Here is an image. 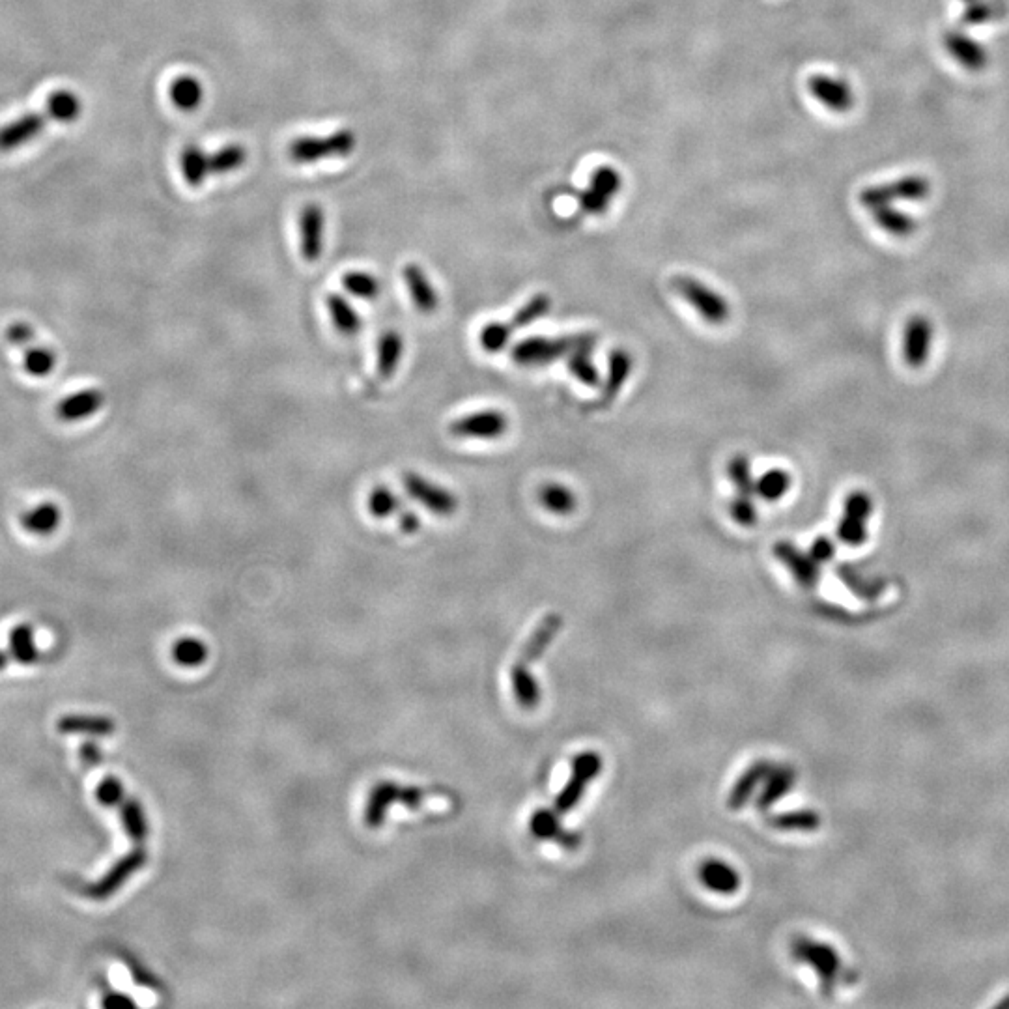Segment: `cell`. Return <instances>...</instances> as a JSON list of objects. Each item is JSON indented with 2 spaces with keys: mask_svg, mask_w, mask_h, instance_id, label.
Masks as SVG:
<instances>
[{
  "mask_svg": "<svg viewBox=\"0 0 1009 1009\" xmlns=\"http://www.w3.org/2000/svg\"><path fill=\"white\" fill-rule=\"evenodd\" d=\"M561 628H563V617L557 615V613H548L541 623L537 625V628L533 630L531 638L527 640L526 647H524V651H522L518 662L514 666L529 669V666L535 660H539L544 651L550 647V643L554 641L557 632Z\"/></svg>",
  "mask_w": 1009,
  "mask_h": 1009,
  "instance_id": "cell-20",
  "label": "cell"
},
{
  "mask_svg": "<svg viewBox=\"0 0 1009 1009\" xmlns=\"http://www.w3.org/2000/svg\"><path fill=\"white\" fill-rule=\"evenodd\" d=\"M105 404V395L100 389H85L64 398L58 406V415L62 421L77 423L100 412Z\"/></svg>",
  "mask_w": 1009,
  "mask_h": 1009,
  "instance_id": "cell-22",
  "label": "cell"
},
{
  "mask_svg": "<svg viewBox=\"0 0 1009 1009\" xmlns=\"http://www.w3.org/2000/svg\"><path fill=\"white\" fill-rule=\"evenodd\" d=\"M10 654L19 664L30 666L40 658V651L34 645V630L30 625L15 626L10 634Z\"/></svg>",
  "mask_w": 1009,
  "mask_h": 1009,
  "instance_id": "cell-37",
  "label": "cell"
},
{
  "mask_svg": "<svg viewBox=\"0 0 1009 1009\" xmlns=\"http://www.w3.org/2000/svg\"><path fill=\"white\" fill-rule=\"evenodd\" d=\"M808 90L815 100L832 113H849L854 107V92L849 83L830 77V75H811L808 79Z\"/></svg>",
  "mask_w": 1009,
  "mask_h": 1009,
  "instance_id": "cell-15",
  "label": "cell"
},
{
  "mask_svg": "<svg viewBox=\"0 0 1009 1009\" xmlns=\"http://www.w3.org/2000/svg\"><path fill=\"white\" fill-rule=\"evenodd\" d=\"M963 2H967L968 4V2H974V0H963Z\"/></svg>",
  "mask_w": 1009,
  "mask_h": 1009,
  "instance_id": "cell-59",
  "label": "cell"
},
{
  "mask_svg": "<svg viewBox=\"0 0 1009 1009\" xmlns=\"http://www.w3.org/2000/svg\"><path fill=\"white\" fill-rule=\"evenodd\" d=\"M96 798L100 802L101 806H107V808H113V806H120L124 802V787H122V782L114 776H107L101 780L98 789H96Z\"/></svg>",
  "mask_w": 1009,
  "mask_h": 1009,
  "instance_id": "cell-51",
  "label": "cell"
},
{
  "mask_svg": "<svg viewBox=\"0 0 1009 1009\" xmlns=\"http://www.w3.org/2000/svg\"><path fill=\"white\" fill-rule=\"evenodd\" d=\"M404 357V339L397 329H385L376 344V372L382 380H391Z\"/></svg>",
  "mask_w": 1009,
  "mask_h": 1009,
  "instance_id": "cell-21",
  "label": "cell"
},
{
  "mask_svg": "<svg viewBox=\"0 0 1009 1009\" xmlns=\"http://www.w3.org/2000/svg\"><path fill=\"white\" fill-rule=\"evenodd\" d=\"M931 193V184L925 176L910 174L886 184L869 185L860 193V204L871 210L882 204H892L896 200H924Z\"/></svg>",
  "mask_w": 1009,
  "mask_h": 1009,
  "instance_id": "cell-6",
  "label": "cell"
},
{
  "mask_svg": "<svg viewBox=\"0 0 1009 1009\" xmlns=\"http://www.w3.org/2000/svg\"><path fill=\"white\" fill-rule=\"evenodd\" d=\"M944 49L950 57L967 72L978 73L983 72L989 64V55H987V49L981 45L980 42H976L974 38H970L965 32H959V30H952V32H946L944 34Z\"/></svg>",
  "mask_w": 1009,
  "mask_h": 1009,
  "instance_id": "cell-16",
  "label": "cell"
},
{
  "mask_svg": "<svg viewBox=\"0 0 1009 1009\" xmlns=\"http://www.w3.org/2000/svg\"><path fill=\"white\" fill-rule=\"evenodd\" d=\"M591 354H593V350H585V348L570 352L567 367H569L570 374L580 384L587 385V387H598L600 385V372L595 367Z\"/></svg>",
  "mask_w": 1009,
  "mask_h": 1009,
  "instance_id": "cell-42",
  "label": "cell"
},
{
  "mask_svg": "<svg viewBox=\"0 0 1009 1009\" xmlns=\"http://www.w3.org/2000/svg\"><path fill=\"white\" fill-rule=\"evenodd\" d=\"M6 668H8V654L0 651V671H4Z\"/></svg>",
  "mask_w": 1009,
  "mask_h": 1009,
  "instance_id": "cell-58",
  "label": "cell"
},
{
  "mask_svg": "<svg viewBox=\"0 0 1009 1009\" xmlns=\"http://www.w3.org/2000/svg\"><path fill=\"white\" fill-rule=\"evenodd\" d=\"M60 524V509L55 503H43L23 516V526L32 535H51Z\"/></svg>",
  "mask_w": 1009,
  "mask_h": 1009,
  "instance_id": "cell-36",
  "label": "cell"
},
{
  "mask_svg": "<svg viewBox=\"0 0 1009 1009\" xmlns=\"http://www.w3.org/2000/svg\"><path fill=\"white\" fill-rule=\"evenodd\" d=\"M552 311V298L548 294H535L511 318L512 329H526Z\"/></svg>",
  "mask_w": 1009,
  "mask_h": 1009,
  "instance_id": "cell-40",
  "label": "cell"
},
{
  "mask_svg": "<svg viewBox=\"0 0 1009 1009\" xmlns=\"http://www.w3.org/2000/svg\"><path fill=\"white\" fill-rule=\"evenodd\" d=\"M509 430V417L501 410H479L449 423V434L458 440H498Z\"/></svg>",
  "mask_w": 1009,
  "mask_h": 1009,
  "instance_id": "cell-8",
  "label": "cell"
},
{
  "mask_svg": "<svg viewBox=\"0 0 1009 1009\" xmlns=\"http://www.w3.org/2000/svg\"><path fill=\"white\" fill-rule=\"evenodd\" d=\"M602 770V759L595 752H583L572 761V774L565 789L555 798V811L559 815L567 813L578 806L582 800L583 793L587 789V783L593 782Z\"/></svg>",
  "mask_w": 1009,
  "mask_h": 1009,
  "instance_id": "cell-9",
  "label": "cell"
},
{
  "mask_svg": "<svg viewBox=\"0 0 1009 1009\" xmlns=\"http://www.w3.org/2000/svg\"><path fill=\"white\" fill-rule=\"evenodd\" d=\"M342 288L359 299H376L380 296V281L369 271H346L342 275Z\"/></svg>",
  "mask_w": 1009,
  "mask_h": 1009,
  "instance_id": "cell-38",
  "label": "cell"
},
{
  "mask_svg": "<svg viewBox=\"0 0 1009 1009\" xmlns=\"http://www.w3.org/2000/svg\"><path fill=\"white\" fill-rule=\"evenodd\" d=\"M774 557L791 572L795 582L804 589H813L821 580V565L811 557L810 552H802L795 542L778 541L772 548Z\"/></svg>",
  "mask_w": 1009,
  "mask_h": 1009,
  "instance_id": "cell-13",
  "label": "cell"
},
{
  "mask_svg": "<svg viewBox=\"0 0 1009 1009\" xmlns=\"http://www.w3.org/2000/svg\"><path fill=\"white\" fill-rule=\"evenodd\" d=\"M598 335L595 333H576L565 337H529L516 342L512 346L511 359L520 367H542L557 361L559 357L569 356L574 350H593L597 346Z\"/></svg>",
  "mask_w": 1009,
  "mask_h": 1009,
  "instance_id": "cell-2",
  "label": "cell"
},
{
  "mask_svg": "<svg viewBox=\"0 0 1009 1009\" xmlns=\"http://www.w3.org/2000/svg\"><path fill=\"white\" fill-rule=\"evenodd\" d=\"M770 768H772V765H768L765 761H759V763H755V765L746 770V774L740 778L739 782L735 783V787H733V791L729 795V808L731 810H740V808L746 806V802L754 795L755 787L767 780Z\"/></svg>",
  "mask_w": 1009,
  "mask_h": 1009,
  "instance_id": "cell-30",
  "label": "cell"
},
{
  "mask_svg": "<svg viewBox=\"0 0 1009 1009\" xmlns=\"http://www.w3.org/2000/svg\"><path fill=\"white\" fill-rule=\"evenodd\" d=\"M427 798V791L417 787H400L395 783H378L370 793L369 804L365 808V823L370 828L384 825L385 813L391 804H404L408 808H419Z\"/></svg>",
  "mask_w": 1009,
  "mask_h": 1009,
  "instance_id": "cell-7",
  "label": "cell"
},
{
  "mask_svg": "<svg viewBox=\"0 0 1009 1009\" xmlns=\"http://www.w3.org/2000/svg\"><path fill=\"white\" fill-rule=\"evenodd\" d=\"M180 167H182L185 182L191 187H200L210 174V156L204 154V150L197 144H189L182 150Z\"/></svg>",
  "mask_w": 1009,
  "mask_h": 1009,
  "instance_id": "cell-32",
  "label": "cell"
},
{
  "mask_svg": "<svg viewBox=\"0 0 1009 1009\" xmlns=\"http://www.w3.org/2000/svg\"><path fill=\"white\" fill-rule=\"evenodd\" d=\"M634 369V359L625 348H615L610 354V367H608V378L602 387V402L610 404L617 395L623 391L630 374Z\"/></svg>",
  "mask_w": 1009,
  "mask_h": 1009,
  "instance_id": "cell-24",
  "label": "cell"
},
{
  "mask_svg": "<svg viewBox=\"0 0 1009 1009\" xmlns=\"http://www.w3.org/2000/svg\"><path fill=\"white\" fill-rule=\"evenodd\" d=\"M83 111V103L72 90L53 92L42 111H32L0 128V152H14L40 137L47 124H72Z\"/></svg>",
  "mask_w": 1009,
  "mask_h": 1009,
  "instance_id": "cell-1",
  "label": "cell"
},
{
  "mask_svg": "<svg viewBox=\"0 0 1009 1009\" xmlns=\"http://www.w3.org/2000/svg\"><path fill=\"white\" fill-rule=\"evenodd\" d=\"M699 879L701 882L720 896H733L737 894L740 886L739 873L720 860H707L699 867Z\"/></svg>",
  "mask_w": 1009,
  "mask_h": 1009,
  "instance_id": "cell-23",
  "label": "cell"
},
{
  "mask_svg": "<svg viewBox=\"0 0 1009 1009\" xmlns=\"http://www.w3.org/2000/svg\"><path fill=\"white\" fill-rule=\"evenodd\" d=\"M404 285L408 288L410 299L415 305V309L421 314H434L440 309V296L438 290L432 285L427 271L423 270L419 264H406L402 270Z\"/></svg>",
  "mask_w": 1009,
  "mask_h": 1009,
  "instance_id": "cell-18",
  "label": "cell"
},
{
  "mask_svg": "<svg viewBox=\"0 0 1009 1009\" xmlns=\"http://www.w3.org/2000/svg\"><path fill=\"white\" fill-rule=\"evenodd\" d=\"M933 327L925 316H912L903 331V359L912 369H920L929 357Z\"/></svg>",
  "mask_w": 1009,
  "mask_h": 1009,
  "instance_id": "cell-17",
  "label": "cell"
},
{
  "mask_svg": "<svg viewBox=\"0 0 1009 1009\" xmlns=\"http://www.w3.org/2000/svg\"><path fill=\"white\" fill-rule=\"evenodd\" d=\"M326 307L331 324L341 335L354 337L361 331V326H363L361 316L357 313L356 307L344 296L337 294V292L327 294Z\"/></svg>",
  "mask_w": 1009,
  "mask_h": 1009,
  "instance_id": "cell-26",
  "label": "cell"
},
{
  "mask_svg": "<svg viewBox=\"0 0 1009 1009\" xmlns=\"http://www.w3.org/2000/svg\"><path fill=\"white\" fill-rule=\"evenodd\" d=\"M171 100L180 111L191 113L199 109L200 103L204 100V88L200 85L199 79L193 75H180L172 81Z\"/></svg>",
  "mask_w": 1009,
  "mask_h": 1009,
  "instance_id": "cell-29",
  "label": "cell"
},
{
  "mask_svg": "<svg viewBox=\"0 0 1009 1009\" xmlns=\"http://www.w3.org/2000/svg\"><path fill=\"white\" fill-rule=\"evenodd\" d=\"M793 783H795V772L791 768H770L767 776V785H765L763 793H761L759 800H757L759 810H768L772 804H776L783 795H787L791 791Z\"/></svg>",
  "mask_w": 1009,
  "mask_h": 1009,
  "instance_id": "cell-33",
  "label": "cell"
},
{
  "mask_svg": "<svg viewBox=\"0 0 1009 1009\" xmlns=\"http://www.w3.org/2000/svg\"><path fill=\"white\" fill-rule=\"evenodd\" d=\"M8 339L14 342V344H27V342L34 339V331L29 324H14V326L8 329Z\"/></svg>",
  "mask_w": 1009,
  "mask_h": 1009,
  "instance_id": "cell-56",
  "label": "cell"
},
{
  "mask_svg": "<svg viewBox=\"0 0 1009 1009\" xmlns=\"http://www.w3.org/2000/svg\"><path fill=\"white\" fill-rule=\"evenodd\" d=\"M367 509L374 520H387L402 511V501L389 486L378 484L370 490Z\"/></svg>",
  "mask_w": 1009,
  "mask_h": 1009,
  "instance_id": "cell-35",
  "label": "cell"
},
{
  "mask_svg": "<svg viewBox=\"0 0 1009 1009\" xmlns=\"http://www.w3.org/2000/svg\"><path fill=\"white\" fill-rule=\"evenodd\" d=\"M819 825V817L817 813H808V811H802V813H785V815H778L772 819V826L778 828V830H783V832H793V830H813L815 826Z\"/></svg>",
  "mask_w": 1009,
  "mask_h": 1009,
  "instance_id": "cell-48",
  "label": "cell"
},
{
  "mask_svg": "<svg viewBox=\"0 0 1009 1009\" xmlns=\"http://www.w3.org/2000/svg\"><path fill=\"white\" fill-rule=\"evenodd\" d=\"M873 501L867 492L856 490L843 501V516L838 524V539L847 546H862L867 541V520Z\"/></svg>",
  "mask_w": 1009,
  "mask_h": 1009,
  "instance_id": "cell-10",
  "label": "cell"
},
{
  "mask_svg": "<svg viewBox=\"0 0 1009 1009\" xmlns=\"http://www.w3.org/2000/svg\"><path fill=\"white\" fill-rule=\"evenodd\" d=\"M247 161V152L242 144H227L210 156V174H228L238 171Z\"/></svg>",
  "mask_w": 1009,
  "mask_h": 1009,
  "instance_id": "cell-43",
  "label": "cell"
},
{
  "mask_svg": "<svg viewBox=\"0 0 1009 1009\" xmlns=\"http://www.w3.org/2000/svg\"><path fill=\"white\" fill-rule=\"evenodd\" d=\"M727 475L731 483L735 484L737 494L744 496H754L755 481L752 475V464L746 455H735L727 464Z\"/></svg>",
  "mask_w": 1009,
  "mask_h": 1009,
  "instance_id": "cell-45",
  "label": "cell"
},
{
  "mask_svg": "<svg viewBox=\"0 0 1009 1009\" xmlns=\"http://www.w3.org/2000/svg\"><path fill=\"white\" fill-rule=\"evenodd\" d=\"M397 518L398 527H400V531H402L404 535H415V533H419V529H421V518H419V514H417V512L410 511V509H402V511L398 512Z\"/></svg>",
  "mask_w": 1009,
  "mask_h": 1009,
  "instance_id": "cell-54",
  "label": "cell"
},
{
  "mask_svg": "<svg viewBox=\"0 0 1009 1009\" xmlns=\"http://www.w3.org/2000/svg\"><path fill=\"white\" fill-rule=\"evenodd\" d=\"M871 217L879 227L894 238H909L916 232V221L909 214L894 208L892 204H882L871 208Z\"/></svg>",
  "mask_w": 1009,
  "mask_h": 1009,
  "instance_id": "cell-27",
  "label": "cell"
},
{
  "mask_svg": "<svg viewBox=\"0 0 1009 1009\" xmlns=\"http://www.w3.org/2000/svg\"><path fill=\"white\" fill-rule=\"evenodd\" d=\"M57 365V356L49 348H32L25 356V369L32 376H45Z\"/></svg>",
  "mask_w": 1009,
  "mask_h": 1009,
  "instance_id": "cell-49",
  "label": "cell"
},
{
  "mask_svg": "<svg viewBox=\"0 0 1009 1009\" xmlns=\"http://www.w3.org/2000/svg\"><path fill=\"white\" fill-rule=\"evenodd\" d=\"M810 555L819 565H825V563L834 559L836 544H834V541H830L828 537H817L815 541L811 542Z\"/></svg>",
  "mask_w": 1009,
  "mask_h": 1009,
  "instance_id": "cell-53",
  "label": "cell"
},
{
  "mask_svg": "<svg viewBox=\"0 0 1009 1009\" xmlns=\"http://www.w3.org/2000/svg\"><path fill=\"white\" fill-rule=\"evenodd\" d=\"M174 660L184 668H197L208 658V647L195 638H184L178 641L172 649Z\"/></svg>",
  "mask_w": 1009,
  "mask_h": 1009,
  "instance_id": "cell-46",
  "label": "cell"
},
{
  "mask_svg": "<svg viewBox=\"0 0 1009 1009\" xmlns=\"http://www.w3.org/2000/svg\"><path fill=\"white\" fill-rule=\"evenodd\" d=\"M356 144V133L341 129L327 137H299L290 143L286 154L294 163L309 165L327 157L350 156L356 150Z\"/></svg>",
  "mask_w": 1009,
  "mask_h": 1009,
  "instance_id": "cell-4",
  "label": "cell"
},
{
  "mask_svg": "<svg viewBox=\"0 0 1009 1009\" xmlns=\"http://www.w3.org/2000/svg\"><path fill=\"white\" fill-rule=\"evenodd\" d=\"M791 484L793 479L787 469H768L755 481V494L767 503H776L789 494Z\"/></svg>",
  "mask_w": 1009,
  "mask_h": 1009,
  "instance_id": "cell-31",
  "label": "cell"
},
{
  "mask_svg": "<svg viewBox=\"0 0 1009 1009\" xmlns=\"http://www.w3.org/2000/svg\"><path fill=\"white\" fill-rule=\"evenodd\" d=\"M839 578L843 582L847 583V587H851L856 595H862V597L871 598L877 595V587H873L871 583H867L864 578H860L858 570L853 569L851 565H841L838 569Z\"/></svg>",
  "mask_w": 1009,
  "mask_h": 1009,
  "instance_id": "cell-52",
  "label": "cell"
},
{
  "mask_svg": "<svg viewBox=\"0 0 1009 1009\" xmlns=\"http://www.w3.org/2000/svg\"><path fill=\"white\" fill-rule=\"evenodd\" d=\"M81 759L85 761L86 765H100L101 759H103L100 746L96 742H85L81 746Z\"/></svg>",
  "mask_w": 1009,
  "mask_h": 1009,
  "instance_id": "cell-57",
  "label": "cell"
},
{
  "mask_svg": "<svg viewBox=\"0 0 1009 1009\" xmlns=\"http://www.w3.org/2000/svg\"><path fill=\"white\" fill-rule=\"evenodd\" d=\"M671 288L696 311L705 324L709 326H724L731 318L729 301L720 296L711 286L697 281L692 275H675L671 279Z\"/></svg>",
  "mask_w": 1009,
  "mask_h": 1009,
  "instance_id": "cell-3",
  "label": "cell"
},
{
  "mask_svg": "<svg viewBox=\"0 0 1009 1009\" xmlns=\"http://www.w3.org/2000/svg\"><path fill=\"white\" fill-rule=\"evenodd\" d=\"M537 498L546 511L557 516H567L578 507V499L574 496V492L561 483L542 484Z\"/></svg>",
  "mask_w": 1009,
  "mask_h": 1009,
  "instance_id": "cell-28",
  "label": "cell"
},
{
  "mask_svg": "<svg viewBox=\"0 0 1009 1009\" xmlns=\"http://www.w3.org/2000/svg\"><path fill=\"white\" fill-rule=\"evenodd\" d=\"M402 486L408 498H412L417 505H421L438 518H451L460 507V501L449 488L434 483L432 479L423 477L417 471H406L402 475Z\"/></svg>",
  "mask_w": 1009,
  "mask_h": 1009,
  "instance_id": "cell-5",
  "label": "cell"
},
{
  "mask_svg": "<svg viewBox=\"0 0 1009 1009\" xmlns=\"http://www.w3.org/2000/svg\"><path fill=\"white\" fill-rule=\"evenodd\" d=\"M511 681L512 690H514V696L518 699V703L524 709H535L541 701V692H539V686L535 683L531 671L514 666L511 671Z\"/></svg>",
  "mask_w": 1009,
  "mask_h": 1009,
  "instance_id": "cell-39",
  "label": "cell"
},
{
  "mask_svg": "<svg viewBox=\"0 0 1009 1009\" xmlns=\"http://www.w3.org/2000/svg\"><path fill=\"white\" fill-rule=\"evenodd\" d=\"M729 514H731L733 522L739 524L740 527L755 526L759 520V511H757L754 499L752 496H744V494H737L735 498L731 499Z\"/></svg>",
  "mask_w": 1009,
  "mask_h": 1009,
  "instance_id": "cell-47",
  "label": "cell"
},
{
  "mask_svg": "<svg viewBox=\"0 0 1009 1009\" xmlns=\"http://www.w3.org/2000/svg\"><path fill=\"white\" fill-rule=\"evenodd\" d=\"M326 245V214L322 206L307 204L299 214V249L307 262H316L324 255Z\"/></svg>",
  "mask_w": 1009,
  "mask_h": 1009,
  "instance_id": "cell-12",
  "label": "cell"
},
{
  "mask_svg": "<svg viewBox=\"0 0 1009 1009\" xmlns=\"http://www.w3.org/2000/svg\"><path fill=\"white\" fill-rule=\"evenodd\" d=\"M101 1006L107 1009L135 1008V1000L124 993H109V995L103 996Z\"/></svg>",
  "mask_w": 1009,
  "mask_h": 1009,
  "instance_id": "cell-55",
  "label": "cell"
},
{
  "mask_svg": "<svg viewBox=\"0 0 1009 1009\" xmlns=\"http://www.w3.org/2000/svg\"><path fill=\"white\" fill-rule=\"evenodd\" d=\"M120 819H122V825H124L129 839L135 843H143L148 836V823H146L143 806L133 798L124 800L122 808H120Z\"/></svg>",
  "mask_w": 1009,
  "mask_h": 1009,
  "instance_id": "cell-41",
  "label": "cell"
},
{
  "mask_svg": "<svg viewBox=\"0 0 1009 1009\" xmlns=\"http://www.w3.org/2000/svg\"><path fill=\"white\" fill-rule=\"evenodd\" d=\"M795 955L798 959L810 963L811 967L819 972L826 989L828 987L832 989L839 970L838 955L832 952V948L811 942L806 938H800V940H796Z\"/></svg>",
  "mask_w": 1009,
  "mask_h": 1009,
  "instance_id": "cell-19",
  "label": "cell"
},
{
  "mask_svg": "<svg viewBox=\"0 0 1009 1009\" xmlns=\"http://www.w3.org/2000/svg\"><path fill=\"white\" fill-rule=\"evenodd\" d=\"M146 858H148V856H146V851H144V849H141V847H139V849H133L131 853L126 854V856H122V858H120V860H118V862H116V864H114V866L111 867V869H109L103 877H101L100 881L90 884V886H88V890H86V896L92 897V899H98V901L113 896V894H116V892L120 890V886H122L124 882H128L129 879H131V875H133V873H137L141 867H144V864H146Z\"/></svg>",
  "mask_w": 1009,
  "mask_h": 1009,
  "instance_id": "cell-14",
  "label": "cell"
},
{
  "mask_svg": "<svg viewBox=\"0 0 1009 1009\" xmlns=\"http://www.w3.org/2000/svg\"><path fill=\"white\" fill-rule=\"evenodd\" d=\"M996 17V6L993 2L989 0H974V2H968L965 12L961 15L963 23L968 25V27H980V25H985L989 21H993Z\"/></svg>",
  "mask_w": 1009,
  "mask_h": 1009,
  "instance_id": "cell-50",
  "label": "cell"
},
{
  "mask_svg": "<svg viewBox=\"0 0 1009 1009\" xmlns=\"http://www.w3.org/2000/svg\"><path fill=\"white\" fill-rule=\"evenodd\" d=\"M58 731L64 735H92V737H107L113 735L116 725L107 716H90V714H68L58 720Z\"/></svg>",
  "mask_w": 1009,
  "mask_h": 1009,
  "instance_id": "cell-25",
  "label": "cell"
},
{
  "mask_svg": "<svg viewBox=\"0 0 1009 1009\" xmlns=\"http://www.w3.org/2000/svg\"><path fill=\"white\" fill-rule=\"evenodd\" d=\"M623 178L610 165H602L593 172L589 187L580 195L583 214L600 215L610 208L613 197L621 191Z\"/></svg>",
  "mask_w": 1009,
  "mask_h": 1009,
  "instance_id": "cell-11",
  "label": "cell"
},
{
  "mask_svg": "<svg viewBox=\"0 0 1009 1009\" xmlns=\"http://www.w3.org/2000/svg\"><path fill=\"white\" fill-rule=\"evenodd\" d=\"M531 832L539 839H561L563 845H576L578 839L563 832L557 811L539 810L529 821Z\"/></svg>",
  "mask_w": 1009,
  "mask_h": 1009,
  "instance_id": "cell-34",
  "label": "cell"
},
{
  "mask_svg": "<svg viewBox=\"0 0 1009 1009\" xmlns=\"http://www.w3.org/2000/svg\"><path fill=\"white\" fill-rule=\"evenodd\" d=\"M512 331L514 329H512L511 322L505 324V322L494 320L479 331V344L486 354H499L507 348V344L511 341Z\"/></svg>",
  "mask_w": 1009,
  "mask_h": 1009,
  "instance_id": "cell-44",
  "label": "cell"
}]
</instances>
